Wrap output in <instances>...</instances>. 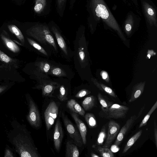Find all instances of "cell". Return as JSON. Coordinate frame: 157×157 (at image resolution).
I'll use <instances>...</instances> for the list:
<instances>
[{
    "label": "cell",
    "instance_id": "bcb514c9",
    "mask_svg": "<svg viewBox=\"0 0 157 157\" xmlns=\"http://www.w3.org/2000/svg\"><path fill=\"white\" fill-rule=\"evenodd\" d=\"M144 106H143L142 108L140 110V112H139V113L137 117V118H138L140 117V115L141 114L142 112L144 110Z\"/></svg>",
    "mask_w": 157,
    "mask_h": 157
},
{
    "label": "cell",
    "instance_id": "9c48e42d",
    "mask_svg": "<svg viewBox=\"0 0 157 157\" xmlns=\"http://www.w3.org/2000/svg\"><path fill=\"white\" fill-rule=\"evenodd\" d=\"M120 126L115 121L111 120L109 122L107 136L103 147L109 148L117 137Z\"/></svg>",
    "mask_w": 157,
    "mask_h": 157
},
{
    "label": "cell",
    "instance_id": "4316f807",
    "mask_svg": "<svg viewBox=\"0 0 157 157\" xmlns=\"http://www.w3.org/2000/svg\"><path fill=\"white\" fill-rule=\"evenodd\" d=\"M157 108V101H156L155 103L151 108L147 114L144 117L139 126V128H140L145 126L148 121L151 115Z\"/></svg>",
    "mask_w": 157,
    "mask_h": 157
},
{
    "label": "cell",
    "instance_id": "52a82bcc",
    "mask_svg": "<svg viewBox=\"0 0 157 157\" xmlns=\"http://www.w3.org/2000/svg\"><path fill=\"white\" fill-rule=\"evenodd\" d=\"M59 111V107L54 101L50 102L45 110L44 116L46 128L49 130L54 124L57 118Z\"/></svg>",
    "mask_w": 157,
    "mask_h": 157
},
{
    "label": "cell",
    "instance_id": "5b68a950",
    "mask_svg": "<svg viewBox=\"0 0 157 157\" xmlns=\"http://www.w3.org/2000/svg\"><path fill=\"white\" fill-rule=\"evenodd\" d=\"M39 81L34 89H41L43 96L52 97L55 90L60 87V84L48 79V78H37Z\"/></svg>",
    "mask_w": 157,
    "mask_h": 157
},
{
    "label": "cell",
    "instance_id": "2e32d148",
    "mask_svg": "<svg viewBox=\"0 0 157 157\" xmlns=\"http://www.w3.org/2000/svg\"><path fill=\"white\" fill-rule=\"evenodd\" d=\"M65 156L66 157H78L79 152L77 146L71 141L68 140L66 144Z\"/></svg>",
    "mask_w": 157,
    "mask_h": 157
},
{
    "label": "cell",
    "instance_id": "7dc6e473",
    "mask_svg": "<svg viewBox=\"0 0 157 157\" xmlns=\"http://www.w3.org/2000/svg\"><path fill=\"white\" fill-rule=\"evenodd\" d=\"M91 157H99L100 156L98 155L94 154L93 153H91Z\"/></svg>",
    "mask_w": 157,
    "mask_h": 157
},
{
    "label": "cell",
    "instance_id": "ac0fdd59",
    "mask_svg": "<svg viewBox=\"0 0 157 157\" xmlns=\"http://www.w3.org/2000/svg\"><path fill=\"white\" fill-rule=\"evenodd\" d=\"M91 80L93 83L101 91L106 93L113 97L116 98L117 97L113 90L110 87L99 82L94 78H91Z\"/></svg>",
    "mask_w": 157,
    "mask_h": 157
},
{
    "label": "cell",
    "instance_id": "74e56055",
    "mask_svg": "<svg viewBox=\"0 0 157 157\" xmlns=\"http://www.w3.org/2000/svg\"><path fill=\"white\" fill-rule=\"evenodd\" d=\"M154 136L155 144L157 148V127L156 122L155 120L154 121Z\"/></svg>",
    "mask_w": 157,
    "mask_h": 157
},
{
    "label": "cell",
    "instance_id": "f1b7e54d",
    "mask_svg": "<svg viewBox=\"0 0 157 157\" xmlns=\"http://www.w3.org/2000/svg\"><path fill=\"white\" fill-rule=\"evenodd\" d=\"M27 39L29 43L32 46L44 55L46 56H48L47 53L44 49L38 43L30 38H27Z\"/></svg>",
    "mask_w": 157,
    "mask_h": 157
},
{
    "label": "cell",
    "instance_id": "f546056e",
    "mask_svg": "<svg viewBox=\"0 0 157 157\" xmlns=\"http://www.w3.org/2000/svg\"><path fill=\"white\" fill-rule=\"evenodd\" d=\"M67 91L65 86L61 85L59 87V93L57 95L58 99L61 101H66L67 99Z\"/></svg>",
    "mask_w": 157,
    "mask_h": 157
},
{
    "label": "cell",
    "instance_id": "e575fe53",
    "mask_svg": "<svg viewBox=\"0 0 157 157\" xmlns=\"http://www.w3.org/2000/svg\"><path fill=\"white\" fill-rule=\"evenodd\" d=\"M91 91L86 89H83L80 90L75 95L77 98H81L91 93Z\"/></svg>",
    "mask_w": 157,
    "mask_h": 157
},
{
    "label": "cell",
    "instance_id": "d6a6232c",
    "mask_svg": "<svg viewBox=\"0 0 157 157\" xmlns=\"http://www.w3.org/2000/svg\"><path fill=\"white\" fill-rule=\"evenodd\" d=\"M0 60L3 63H9L12 62V59L0 50Z\"/></svg>",
    "mask_w": 157,
    "mask_h": 157
},
{
    "label": "cell",
    "instance_id": "44dd1931",
    "mask_svg": "<svg viewBox=\"0 0 157 157\" xmlns=\"http://www.w3.org/2000/svg\"><path fill=\"white\" fill-rule=\"evenodd\" d=\"M95 99L93 95H90L85 98L82 102V105L85 111H88L94 106Z\"/></svg>",
    "mask_w": 157,
    "mask_h": 157
},
{
    "label": "cell",
    "instance_id": "9a60e30c",
    "mask_svg": "<svg viewBox=\"0 0 157 157\" xmlns=\"http://www.w3.org/2000/svg\"><path fill=\"white\" fill-rule=\"evenodd\" d=\"M51 30L54 34L58 44L64 53L67 55L68 52L66 43L60 33L57 29L54 26L51 27Z\"/></svg>",
    "mask_w": 157,
    "mask_h": 157
},
{
    "label": "cell",
    "instance_id": "d4e9b609",
    "mask_svg": "<svg viewBox=\"0 0 157 157\" xmlns=\"http://www.w3.org/2000/svg\"><path fill=\"white\" fill-rule=\"evenodd\" d=\"M85 119L89 127L94 128L97 126V122L94 115L91 113H86L84 116Z\"/></svg>",
    "mask_w": 157,
    "mask_h": 157
},
{
    "label": "cell",
    "instance_id": "30bf717a",
    "mask_svg": "<svg viewBox=\"0 0 157 157\" xmlns=\"http://www.w3.org/2000/svg\"><path fill=\"white\" fill-rule=\"evenodd\" d=\"M137 119L136 116L134 115L131 116L127 121L125 124L119 132L117 137V139L114 143V144L119 146L122 142L127 132L132 127Z\"/></svg>",
    "mask_w": 157,
    "mask_h": 157
},
{
    "label": "cell",
    "instance_id": "603a6c76",
    "mask_svg": "<svg viewBox=\"0 0 157 157\" xmlns=\"http://www.w3.org/2000/svg\"><path fill=\"white\" fill-rule=\"evenodd\" d=\"M93 147L96 148V150L102 157H114V156L113 152L109 148L100 146H94V145Z\"/></svg>",
    "mask_w": 157,
    "mask_h": 157
},
{
    "label": "cell",
    "instance_id": "5bb4252c",
    "mask_svg": "<svg viewBox=\"0 0 157 157\" xmlns=\"http://www.w3.org/2000/svg\"><path fill=\"white\" fill-rule=\"evenodd\" d=\"M6 32L2 30L0 36L6 47L14 53H17L20 51L19 47L13 41L6 36Z\"/></svg>",
    "mask_w": 157,
    "mask_h": 157
},
{
    "label": "cell",
    "instance_id": "ba28073f",
    "mask_svg": "<svg viewBox=\"0 0 157 157\" xmlns=\"http://www.w3.org/2000/svg\"><path fill=\"white\" fill-rule=\"evenodd\" d=\"M129 109V107L126 106L113 104L109 107L105 113L110 118H122L125 117Z\"/></svg>",
    "mask_w": 157,
    "mask_h": 157
},
{
    "label": "cell",
    "instance_id": "3957f363",
    "mask_svg": "<svg viewBox=\"0 0 157 157\" xmlns=\"http://www.w3.org/2000/svg\"><path fill=\"white\" fill-rule=\"evenodd\" d=\"M92 6L96 15L104 20L111 27L117 31L120 37L124 40L125 39L118 25L112 16L109 13L106 6L98 0H92Z\"/></svg>",
    "mask_w": 157,
    "mask_h": 157
},
{
    "label": "cell",
    "instance_id": "7a4b0ae2",
    "mask_svg": "<svg viewBox=\"0 0 157 157\" xmlns=\"http://www.w3.org/2000/svg\"><path fill=\"white\" fill-rule=\"evenodd\" d=\"M26 34L41 44H48L57 51V48L52 35L48 27L46 24H36L28 29Z\"/></svg>",
    "mask_w": 157,
    "mask_h": 157
},
{
    "label": "cell",
    "instance_id": "4dcf8cb0",
    "mask_svg": "<svg viewBox=\"0 0 157 157\" xmlns=\"http://www.w3.org/2000/svg\"><path fill=\"white\" fill-rule=\"evenodd\" d=\"M67 0H56L57 9L60 16L63 14Z\"/></svg>",
    "mask_w": 157,
    "mask_h": 157
},
{
    "label": "cell",
    "instance_id": "7402d4cb",
    "mask_svg": "<svg viewBox=\"0 0 157 157\" xmlns=\"http://www.w3.org/2000/svg\"><path fill=\"white\" fill-rule=\"evenodd\" d=\"M142 130H140L136 133L128 141L122 151V153H126L134 144L141 136Z\"/></svg>",
    "mask_w": 157,
    "mask_h": 157
},
{
    "label": "cell",
    "instance_id": "4fadbf2b",
    "mask_svg": "<svg viewBox=\"0 0 157 157\" xmlns=\"http://www.w3.org/2000/svg\"><path fill=\"white\" fill-rule=\"evenodd\" d=\"M146 82H141L133 86L131 92V97L129 100L130 102H133L138 99L142 94L144 90Z\"/></svg>",
    "mask_w": 157,
    "mask_h": 157
},
{
    "label": "cell",
    "instance_id": "836d02e7",
    "mask_svg": "<svg viewBox=\"0 0 157 157\" xmlns=\"http://www.w3.org/2000/svg\"><path fill=\"white\" fill-rule=\"evenodd\" d=\"M15 156V154L13 150L9 146L6 145L5 150L4 157H14Z\"/></svg>",
    "mask_w": 157,
    "mask_h": 157
},
{
    "label": "cell",
    "instance_id": "ee69618b",
    "mask_svg": "<svg viewBox=\"0 0 157 157\" xmlns=\"http://www.w3.org/2000/svg\"><path fill=\"white\" fill-rule=\"evenodd\" d=\"M76 0H69L70 3V9L71 10L72 9L74 4Z\"/></svg>",
    "mask_w": 157,
    "mask_h": 157
},
{
    "label": "cell",
    "instance_id": "1f68e13d",
    "mask_svg": "<svg viewBox=\"0 0 157 157\" xmlns=\"http://www.w3.org/2000/svg\"><path fill=\"white\" fill-rule=\"evenodd\" d=\"M105 137V127H103L102 128L97 140V143L99 145H101L103 144Z\"/></svg>",
    "mask_w": 157,
    "mask_h": 157
},
{
    "label": "cell",
    "instance_id": "7c38bea8",
    "mask_svg": "<svg viewBox=\"0 0 157 157\" xmlns=\"http://www.w3.org/2000/svg\"><path fill=\"white\" fill-rule=\"evenodd\" d=\"M71 114L77 126L83 144L85 145L86 143L87 127L84 123L79 118L77 113L72 112L71 113Z\"/></svg>",
    "mask_w": 157,
    "mask_h": 157
},
{
    "label": "cell",
    "instance_id": "f6af8a7d",
    "mask_svg": "<svg viewBox=\"0 0 157 157\" xmlns=\"http://www.w3.org/2000/svg\"><path fill=\"white\" fill-rule=\"evenodd\" d=\"M147 12L151 16L153 15L154 12L153 10L150 8H149L147 9Z\"/></svg>",
    "mask_w": 157,
    "mask_h": 157
},
{
    "label": "cell",
    "instance_id": "8d00e7d4",
    "mask_svg": "<svg viewBox=\"0 0 157 157\" xmlns=\"http://www.w3.org/2000/svg\"><path fill=\"white\" fill-rule=\"evenodd\" d=\"M78 55L80 60L81 62H83L85 60V53L82 49L79 50L78 52Z\"/></svg>",
    "mask_w": 157,
    "mask_h": 157
},
{
    "label": "cell",
    "instance_id": "8fae6325",
    "mask_svg": "<svg viewBox=\"0 0 157 157\" xmlns=\"http://www.w3.org/2000/svg\"><path fill=\"white\" fill-rule=\"evenodd\" d=\"M63 137V132L61 124L59 119L57 120L54 128L53 142L55 149L59 152L61 148Z\"/></svg>",
    "mask_w": 157,
    "mask_h": 157
},
{
    "label": "cell",
    "instance_id": "6da1fadb",
    "mask_svg": "<svg viewBox=\"0 0 157 157\" xmlns=\"http://www.w3.org/2000/svg\"><path fill=\"white\" fill-rule=\"evenodd\" d=\"M11 129L9 131L7 138L16 152L21 157L41 156L36 147L30 132L25 124L16 120L11 123Z\"/></svg>",
    "mask_w": 157,
    "mask_h": 157
},
{
    "label": "cell",
    "instance_id": "83f0119b",
    "mask_svg": "<svg viewBox=\"0 0 157 157\" xmlns=\"http://www.w3.org/2000/svg\"><path fill=\"white\" fill-rule=\"evenodd\" d=\"M49 74L58 77L67 76L66 72L62 68L59 67H52V66Z\"/></svg>",
    "mask_w": 157,
    "mask_h": 157
},
{
    "label": "cell",
    "instance_id": "d6986e66",
    "mask_svg": "<svg viewBox=\"0 0 157 157\" xmlns=\"http://www.w3.org/2000/svg\"><path fill=\"white\" fill-rule=\"evenodd\" d=\"M35 66L36 67V68L35 71L46 75L49 73L52 67L49 63L44 61H41L36 62Z\"/></svg>",
    "mask_w": 157,
    "mask_h": 157
},
{
    "label": "cell",
    "instance_id": "d590c367",
    "mask_svg": "<svg viewBox=\"0 0 157 157\" xmlns=\"http://www.w3.org/2000/svg\"><path fill=\"white\" fill-rule=\"evenodd\" d=\"M100 75L103 79L107 82L109 81V78L107 72L104 71H102L100 72Z\"/></svg>",
    "mask_w": 157,
    "mask_h": 157
},
{
    "label": "cell",
    "instance_id": "60d3db41",
    "mask_svg": "<svg viewBox=\"0 0 157 157\" xmlns=\"http://www.w3.org/2000/svg\"><path fill=\"white\" fill-rule=\"evenodd\" d=\"M110 149L113 152H116L118 151L120 149L118 146L113 144L111 146Z\"/></svg>",
    "mask_w": 157,
    "mask_h": 157
},
{
    "label": "cell",
    "instance_id": "b9f144b4",
    "mask_svg": "<svg viewBox=\"0 0 157 157\" xmlns=\"http://www.w3.org/2000/svg\"><path fill=\"white\" fill-rule=\"evenodd\" d=\"M125 29L127 33H129L132 29L131 25L129 24H127L125 26Z\"/></svg>",
    "mask_w": 157,
    "mask_h": 157
},
{
    "label": "cell",
    "instance_id": "e0dca14e",
    "mask_svg": "<svg viewBox=\"0 0 157 157\" xmlns=\"http://www.w3.org/2000/svg\"><path fill=\"white\" fill-rule=\"evenodd\" d=\"M67 105L72 112L82 116H84L85 113L84 109L74 99L70 100L67 101Z\"/></svg>",
    "mask_w": 157,
    "mask_h": 157
},
{
    "label": "cell",
    "instance_id": "ffe728a7",
    "mask_svg": "<svg viewBox=\"0 0 157 157\" xmlns=\"http://www.w3.org/2000/svg\"><path fill=\"white\" fill-rule=\"evenodd\" d=\"M7 27L9 30L15 35L23 45L25 43L24 37L19 28L16 25L12 24H8Z\"/></svg>",
    "mask_w": 157,
    "mask_h": 157
},
{
    "label": "cell",
    "instance_id": "f35d334b",
    "mask_svg": "<svg viewBox=\"0 0 157 157\" xmlns=\"http://www.w3.org/2000/svg\"><path fill=\"white\" fill-rule=\"evenodd\" d=\"M11 2L18 6H21L25 2V0H10Z\"/></svg>",
    "mask_w": 157,
    "mask_h": 157
},
{
    "label": "cell",
    "instance_id": "7bdbcfd3",
    "mask_svg": "<svg viewBox=\"0 0 157 157\" xmlns=\"http://www.w3.org/2000/svg\"><path fill=\"white\" fill-rule=\"evenodd\" d=\"M155 52L153 50H149L147 52V57L150 58L151 57L154 55Z\"/></svg>",
    "mask_w": 157,
    "mask_h": 157
},
{
    "label": "cell",
    "instance_id": "484cf974",
    "mask_svg": "<svg viewBox=\"0 0 157 157\" xmlns=\"http://www.w3.org/2000/svg\"><path fill=\"white\" fill-rule=\"evenodd\" d=\"M34 6V12L37 14L40 13L44 9L46 3V0H35Z\"/></svg>",
    "mask_w": 157,
    "mask_h": 157
},
{
    "label": "cell",
    "instance_id": "cb8c5ba5",
    "mask_svg": "<svg viewBox=\"0 0 157 157\" xmlns=\"http://www.w3.org/2000/svg\"><path fill=\"white\" fill-rule=\"evenodd\" d=\"M97 96L100 103L101 105V109L105 113L109 107L113 104L112 102L106 100L100 93L98 94Z\"/></svg>",
    "mask_w": 157,
    "mask_h": 157
},
{
    "label": "cell",
    "instance_id": "8992f818",
    "mask_svg": "<svg viewBox=\"0 0 157 157\" xmlns=\"http://www.w3.org/2000/svg\"><path fill=\"white\" fill-rule=\"evenodd\" d=\"M61 117L65 126L73 142L77 146L81 147L83 144L80 132L63 112L61 113Z\"/></svg>",
    "mask_w": 157,
    "mask_h": 157
},
{
    "label": "cell",
    "instance_id": "277c9868",
    "mask_svg": "<svg viewBox=\"0 0 157 157\" xmlns=\"http://www.w3.org/2000/svg\"><path fill=\"white\" fill-rule=\"evenodd\" d=\"M25 97L28 108L27 120L33 127L38 128L41 125V121L37 106L29 94H27Z\"/></svg>",
    "mask_w": 157,
    "mask_h": 157
},
{
    "label": "cell",
    "instance_id": "ab89813d",
    "mask_svg": "<svg viewBox=\"0 0 157 157\" xmlns=\"http://www.w3.org/2000/svg\"><path fill=\"white\" fill-rule=\"evenodd\" d=\"M8 88L7 85H0V95L5 92Z\"/></svg>",
    "mask_w": 157,
    "mask_h": 157
}]
</instances>
